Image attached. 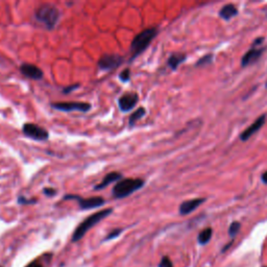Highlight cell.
<instances>
[{"mask_svg": "<svg viewBox=\"0 0 267 267\" xmlns=\"http://www.w3.org/2000/svg\"><path fill=\"white\" fill-rule=\"evenodd\" d=\"M265 121H266V115H265V114H263V115H261L260 117L257 118L254 123H252V125L249 128H247L246 130H244L240 134V140L243 141V142L249 140L252 136H254L255 134L264 126Z\"/></svg>", "mask_w": 267, "mask_h": 267, "instance_id": "30bf717a", "label": "cell"}, {"mask_svg": "<svg viewBox=\"0 0 267 267\" xmlns=\"http://www.w3.org/2000/svg\"><path fill=\"white\" fill-rule=\"evenodd\" d=\"M212 234H213L212 228L211 227H206L205 230H203L202 232L198 234V238H197L198 243L202 244V245L207 244L210 240H211Z\"/></svg>", "mask_w": 267, "mask_h": 267, "instance_id": "e0dca14e", "label": "cell"}, {"mask_svg": "<svg viewBox=\"0 0 267 267\" xmlns=\"http://www.w3.org/2000/svg\"><path fill=\"white\" fill-rule=\"evenodd\" d=\"M237 14H238V8L236 5H234L232 3L224 5L221 9V11H219V17L223 19V20H226V21L231 20L232 18L237 16Z\"/></svg>", "mask_w": 267, "mask_h": 267, "instance_id": "9a60e30c", "label": "cell"}, {"mask_svg": "<svg viewBox=\"0 0 267 267\" xmlns=\"http://www.w3.org/2000/svg\"><path fill=\"white\" fill-rule=\"evenodd\" d=\"M186 54L184 53H174V54H171L169 56V59H168V66L170 67L171 69L173 70H177L178 69V67L182 64L183 62L186 61Z\"/></svg>", "mask_w": 267, "mask_h": 267, "instance_id": "2e32d148", "label": "cell"}, {"mask_svg": "<svg viewBox=\"0 0 267 267\" xmlns=\"http://www.w3.org/2000/svg\"><path fill=\"white\" fill-rule=\"evenodd\" d=\"M146 114V110L145 108H143V107H140L138 108L135 112H134L132 115L130 116V119H129V125L130 127H134L135 126V123L140 120L143 116H144Z\"/></svg>", "mask_w": 267, "mask_h": 267, "instance_id": "ac0fdd59", "label": "cell"}, {"mask_svg": "<svg viewBox=\"0 0 267 267\" xmlns=\"http://www.w3.org/2000/svg\"><path fill=\"white\" fill-rule=\"evenodd\" d=\"M64 199H71V200H76L79 203L80 207L82 210H89V209H94V208H99L104 205L106 200L101 196H93V197H88L84 198L79 195H71L68 194L64 197Z\"/></svg>", "mask_w": 267, "mask_h": 267, "instance_id": "5b68a950", "label": "cell"}, {"mask_svg": "<svg viewBox=\"0 0 267 267\" xmlns=\"http://www.w3.org/2000/svg\"><path fill=\"white\" fill-rule=\"evenodd\" d=\"M144 184V179L142 178H122L114 186L112 190L113 196L117 199L126 198L140 190Z\"/></svg>", "mask_w": 267, "mask_h": 267, "instance_id": "277c9868", "label": "cell"}, {"mask_svg": "<svg viewBox=\"0 0 267 267\" xmlns=\"http://www.w3.org/2000/svg\"><path fill=\"white\" fill-rule=\"evenodd\" d=\"M264 50H265V47H262V48L257 47V48H256L255 46H253L252 48L242 56L241 66L242 67H247V66L255 64L257 61H258L261 58V55L263 54Z\"/></svg>", "mask_w": 267, "mask_h": 267, "instance_id": "8fae6325", "label": "cell"}, {"mask_svg": "<svg viewBox=\"0 0 267 267\" xmlns=\"http://www.w3.org/2000/svg\"><path fill=\"white\" fill-rule=\"evenodd\" d=\"M261 180H262V182H263L264 184H266V185H267V171H265V173L262 175V177H261Z\"/></svg>", "mask_w": 267, "mask_h": 267, "instance_id": "83f0119b", "label": "cell"}, {"mask_svg": "<svg viewBox=\"0 0 267 267\" xmlns=\"http://www.w3.org/2000/svg\"><path fill=\"white\" fill-rule=\"evenodd\" d=\"M25 267H44V266H43L41 263H39V262L34 261V262L30 263V264H28V265H26Z\"/></svg>", "mask_w": 267, "mask_h": 267, "instance_id": "4316f807", "label": "cell"}, {"mask_svg": "<svg viewBox=\"0 0 267 267\" xmlns=\"http://www.w3.org/2000/svg\"><path fill=\"white\" fill-rule=\"evenodd\" d=\"M18 203L21 204V205H33V204L37 203V199L36 198L30 199V198H26V197L20 195L18 197Z\"/></svg>", "mask_w": 267, "mask_h": 267, "instance_id": "7402d4cb", "label": "cell"}, {"mask_svg": "<svg viewBox=\"0 0 267 267\" xmlns=\"http://www.w3.org/2000/svg\"><path fill=\"white\" fill-rule=\"evenodd\" d=\"M0 267H1V266H0Z\"/></svg>", "mask_w": 267, "mask_h": 267, "instance_id": "f546056e", "label": "cell"}, {"mask_svg": "<svg viewBox=\"0 0 267 267\" xmlns=\"http://www.w3.org/2000/svg\"><path fill=\"white\" fill-rule=\"evenodd\" d=\"M159 267H174V264H173V262H171V260L168 258V257L165 256L160 261Z\"/></svg>", "mask_w": 267, "mask_h": 267, "instance_id": "603a6c76", "label": "cell"}, {"mask_svg": "<svg viewBox=\"0 0 267 267\" xmlns=\"http://www.w3.org/2000/svg\"><path fill=\"white\" fill-rule=\"evenodd\" d=\"M51 108L58 111H63V112H73V111H79V112H88L91 109V104L88 102H54L50 104Z\"/></svg>", "mask_w": 267, "mask_h": 267, "instance_id": "ba28073f", "label": "cell"}, {"mask_svg": "<svg viewBox=\"0 0 267 267\" xmlns=\"http://www.w3.org/2000/svg\"><path fill=\"white\" fill-rule=\"evenodd\" d=\"M43 192L47 196H54L56 194V190L54 188H44Z\"/></svg>", "mask_w": 267, "mask_h": 267, "instance_id": "d4e9b609", "label": "cell"}, {"mask_svg": "<svg viewBox=\"0 0 267 267\" xmlns=\"http://www.w3.org/2000/svg\"><path fill=\"white\" fill-rule=\"evenodd\" d=\"M212 61H213V54H207V55H205V56H203V58H200L197 62H196V64H195V66L196 67H203V66H207V65H209L210 63H212Z\"/></svg>", "mask_w": 267, "mask_h": 267, "instance_id": "ffe728a7", "label": "cell"}, {"mask_svg": "<svg viewBox=\"0 0 267 267\" xmlns=\"http://www.w3.org/2000/svg\"><path fill=\"white\" fill-rule=\"evenodd\" d=\"M123 63V58L119 54L110 53V54H103L100 56L98 60L97 66L98 68L104 71H109L116 69Z\"/></svg>", "mask_w": 267, "mask_h": 267, "instance_id": "52a82bcc", "label": "cell"}, {"mask_svg": "<svg viewBox=\"0 0 267 267\" xmlns=\"http://www.w3.org/2000/svg\"><path fill=\"white\" fill-rule=\"evenodd\" d=\"M138 100L139 95L135 92H128L126 94H123L118 100V106L120 111H122L123 113L130 112L132 109L136 107Z\"/></svg>", "mask_w": 267, "mask_h": 267, "instance_id": "9c48e42d", "label": "cell"}, {"mask_svg": "<svg viewBox=\"0 0 267 267\" xmlns=\"http://www.w3.org/2000/svg\"><path fill=\"white\" fill-rule=\"evenodd\" d=\"M119 79L123 83H128L131 80V69L130 68H126L125 70H122L120 72V74H119Z\"/></svg>", "mask_w": 267, "mask_h": 267, "instance_id": "44dd1931", "label": "cell"}, {"mask_svg": "<svg viewBox=\"0 0 267 267\" xmlns=\"http://www.w3.org/2000/svg\"><path fill=\"white\" fill-rule=\"evenodd\" d=\"M205 200L206 198H194V199H189L187 200V202L182 203L178 208L179 214L188 215L190 213H192L200 205L205 203Z\"/></svg>", "mask_w": 267, "mask_h": 267, "instance_id": "4fadbf2b", "label": "cell"}, {"mask_svg": "<svg viewBox=\"0 0 267 267\" xmlns=\"http://www.w3.org/2000/svg\"><path fill=\"white\" fill-rule=\"evenodd\" d=\"M241 227V223L238 222H234L231 223L230 227H228V235H230L232 238H235L236 235L239 233Z\"/></svg>", "mask_w": 267, "mask_h": 267, "instance_id": "d6986e66", "label": "cell"}, {"mask_svg": "<svg viewBox=\"0 0 267 267\" xmlns=\"http://www.w3.org/2000/svg\"><path fill=\"white\" fill-rule=\"evenodd\" d=\"M121 232H122V230H121V228H117V230H114V231H112L108 236H107V238H106V240H111V239H114V238H116V237H118L120 234H121Z\"/></svg>", "mask_w": 267, "mask_h": 267, "instance_id": "cb8c5ba5", "label": "cell"}, {"mask_svg": "<svg viewBox=\"0 0 267 267\" xmlns=\"http://www.w3.org/2000/svg\"><path fill=\"white\" fill-rule=\"evenodd\" d=\"M79 87H80V85H79V84H74V85H72V86H69V87H67V88H65V89L63 90V92H64L65 94H68V93L72 92L73 90H75V89H78Z\"/></svg>", "mask_w": 267, "mask_h": 267, "instance_id": "484cf974", "label": "cell"}, {"mask_svg": "<svg viewBox=\"0 0 267 267\" xmlns=\"http://www.w3.org/2000/svg\"><path fill=\"white\" fill-rule=\"evenodd\" d=\"M20 71L24 76H26V78L35 80V81L43 79V75H44L43 71L39 68V67L33 64H27V63H24L20 66Z\"/></svg>", "mask_w": 267, "mask_h": 267, "instance_id": "7c38bea8", "label": "cell"}, {"mask_svg": "<svg viewBox=\"0 0 267 267\" xmlns=\"http://www.w3.org/2000/svg\"><path fill=\"white\" fill-rule=\"evenodd\" d=\"M61 12L59 11V8L49 3L41 4L35 11V18L38 21L44 24L48 30H53L56 23L59 22Z\"/></svg>", "mask_w": 267, "mask_h": 267, "instance_id": "7a4b0ae2", "label": "cell"}, {"mask_svg": "<svg viewBox=\"0 0 267 267\" xmlns=\"http://www.w3.org/2000/svg\"><path fill=\"white\" fill-rule=\"evenodd\" d=\"M120 179H122V175L120 173H116V171H114V173H110L106 177H104L102 178L101 182L97 186L94 187V189L97 190V191H99V190L107 188L112 183L119 182Z\"/></svg>", "mask_w": 267, "mask_h": 267, "instance_id": "5bb4252c", "label": "cell"}, {"mask_svg": "<svg viewBox=\"0 0 267 267\" xmlns=\"http://www.w3.org/2000/svg\"><path fill=\"white\" fill-rule=\"evenodd\" d=\"M113 209L112 208H108L101 210V211H98L96 213H94L92 215H90L89 217H87L85 219V221L79 224V226L75 228V231L73 233L72 236V242H78L80 241L82 238L87 234L88 231H90L93 226L96 225L97 223H99L102 219H104L106 217H108L110 214H112Z\"/></svg>", "mask_w": 267, "mask_h": 267, "instance_id": "6da1fadb", "label": "cell"}, {"mask_svg": "<svg viewBox=\"0 0 267 267\" xmlns=\"http://www.w3.org/2000/svg\"><path fill=\"white\" fill-rule=\"evenodd\" d=\"M158 35L157 27H150L147 30H144L138 34L131 44V52H132V60L136 59L138 55L144 52L147 47L150 45L151 41L155 39V37Z\"/></svg>", "mask_w": 267, "mask_h": 267, "instance_id": "3957f363", "label": "cell"}, {"mask_svg": "<svg viewBox=\"0 0 267 267\" xmlns=\"http://www.w3.org/2000/svg\"><path fill=\"white\" fill-rule=\"evenodd\" d=\"M266 87H267V83H266Z\"/></svg>", "mask_w": 267, "mask_h": 267, "instance_id": "f1b7e54d", "label": "cell"}, {"mask_svg": "<svg viewBox=\"0 0 267 267\" xmlns=\"http://www.w3.org/2000/svg\"><path fill=\"white\" fill-rule=\"evenodd\" d=\"M24 135L36 141H46L49 138V133L40 126L34 125V123H24L22 128Z\"/></svg>", "mask_w": 267, "mask_h": 267, "instance_id": "8992f818", "label": "cell"}]
</instances>
